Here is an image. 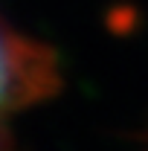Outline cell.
Here are the masks:
<instances>
[{
    "mask_svg": "<svg viewBox=\"0 0 148 151\" xmlns=\"http://www.w3.org/2000/svg\"><path fill=\"white\" fill-rule=\"evenodd\" d=\"M64 87L58 73V52L29 35H20L12 23H3V116H15L41 102L55 99Z\"/></svg>",
    "mask_w": 148,
    "mask_h": 151,
    "instance_id": "obj_1",
    "label": "cell"
},
{
    "mask_svg": "<svg viewBox=\"0 0 148 151\" xmlns=\"http://www.w3.org/2000/svg\"><path fill=\"white\" fill-rule=\"evenodd\" d=\"M105 26L111 29L116 38H128L139 29V9L134 3H116L108 9V18H105Z\"/></svg>",
    "mask_w": 148,
    "mask_h": 151,
    "instance_id": "obj_2",
    "label": "cell"
}]
</instances>
